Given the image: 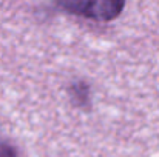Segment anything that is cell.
<instances>
[{"label": "cell", "mask_w": 159, "mask_h": 157, "mask_svg": "<svg viewBox=\"0 0 159 157\" xmlns=\"http://www.w3.org/2000/svg\"><path fill=\"white\" fill-rule=\"evenodd\" d=\"M56 3L74 15L96 22L117 19L125 6V0H56Z\"/></svg>", "instance_id": "obj_1"}, {"label": "cell", "mask_w": 159, "mask_h": 157, "mask_svg": "<svg viewBox=\"0 0 159 157\" xmlns=\"http://www.w3.org/2000/svg\"><path fill=\"white\" fill-rule=\"evenodd\" d=\"M70 96H71V99H73L77 105H80V106L87 105L88 103V99H90L88 85L84 83V82L73 83V85L70 86Z\"/></svg>", "instance_id": "obj_2"}, {"label": "cell", "mask_w": 159, "mask_h": 157, "mask_svg": "<svg viewBox=\"0 0 159 157\" xmlns=\"http://www.w3.org/2000/svg\"><path fill=\"white\" fill-rule=\"evenodd\" d=\"M0 157H19V156H17L16 150L11 145L0 142Z\"/></svg>", "instance_id": "obj_3"}]
</instances>
